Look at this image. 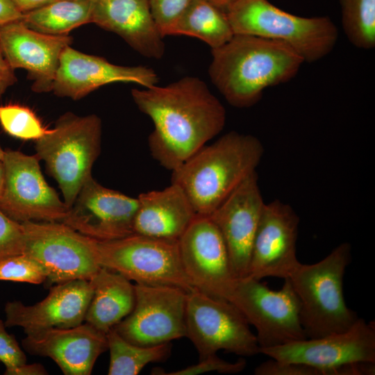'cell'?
Here are the masks:
<instances>
[{
    "label": "cell",
    "instance_id": "obj_1",
    "mask_svg": "<svg viewBox=\"0 0 375 375\" xmlns=\"http://www.w3.org/2000/svg\"><path fill=\"white\" fill-rule=\"evenodd\" d=\"M131 96L153 124L148 137L151 156L171 172L217 136L226 124L224 106L197 77L133 88Z\"/></svg>",
    "mask_w": 375,
    "mask_h": 375
},
{
    "label": "cell",
    "instance_id": "obj_2",
    "mask_svg": "<svg viewBox=\"0 0 375 375\" xmlns=\"http://www.w3.org/2000/svg\"><path fill=\"white\" fill-rule=\"evenodd\" d=\"M211 53L209 77L226 101L238 108L256 104L265 89L290 81L304 63L287 44L251 35L234 34Z\"/></svg>",
    "mask_w": 375,
    "mask_h": 375
},
{
    "label": "cell",
    "instance_id": "obj_3",
    "mask_svg": "<svg viewBox=\"0 0 375 375\" xmlns=\"http://www.w3.org/2000/svg\"><path fill=\"white\" fill-rule=\"evenodd\" d=\"M264 153L254 135L230 131L206 144L172 172L199 215L209 216L250 174Z\"/></svg>",
    "mask_w": 375,
    "mask_h": 375
},
{
    "label": "cell",
    "instance_id": "obj_4",
    "mask_svg": "<svg viewBox=\"0 0 375 375\" xmlns=\"http://www.w3.org/2000/svg\"><path fill=\"white\" fill-rule=\"evenodd\" d=\"M351 252V245L342 243L318 262H300L288 278L300 301V320L306 338L346 331L359 318L347 307L343 294Z\"/></svg>",
    "mask_w": 375,
    "mask_h": 375
},
{
    "label": "cell",
    "instance_id": "obj_5",
    "mask_svg": "<svg viewBox=\"0 0 375 375\" xmlns=\"http://www.w3.org/2000/svg\"><path fill=\"white\" fill-rule=\"evenodd\" d=\"M224 11L234 34L251 35L284 43L304 62L324 58L338 41V28L329 17L297 16L268 0H238Z\"/></svg>",
    "mask_w": 375,
    "mask_h": 375
},
{
    "label": "cell",
    "instance_id": "obj_6",
    "mask_svg": "<svg viewBox=\"0 0 375 375\" xmlns=\"http://www.w3.org/2000/svg\"><path fill=\"white\" fill-rule=\"evenodd\" d=\"M102 124L99 116L67 112L52 129L35 140V155L56 180L69 208L101 151Z\"/></svg>",
    "mask_w": 375,
    "mask_h": 375
},
{
    "label": "cell",
    "instance_id": "obj_7",
    "mask_svg": "<svg viewBox=\"0 0 375 375\" xmlns=\"http://www.w3.org/2000/svg\"><path fill=\"white\" fill-rule=\"evenodd\" d=\"M101 267L118 272L138 284L194 289L183 268L178 240L133 233L109 240L93 238Z\"/></svg>",
    "mask_w": 375,
    "mask_h": 375
},
{
    "label": "cell",
    "instance_id": "obj_8",
    "mask_svg": "<svg viewBox=\"0 0 375 375\" xmlns=\"http://www.w3.org/2000/svg\"><path fill=\"white\" fill-rule=\"evenodd\" d=\"M186 337L199 360L224 350L241 356L260 353L256 336L242 312L232 303L196 288L188 292Z\"/></svg>",
    "mask_w": 375,
    "mask_h": 375
},
{
    "label": "cell",
    "instance_id": "obj_9",
    "mask_svg": "<svg viewBox=\"0 0 375 375\" xmlns=\"http://www.w3.org/2000/svg\"><path fill=\"white\" fill-rule=\"evenodd\" d=\"M230 302L256 328L260 349L306 339L300 301L289 278L279 290L249 276L236 278Z\"/></svg>",
    "mask_w": 375,
    "mask_h": 375
},
{
    "label": "cell",
    "instance_id": "obj_10",
    "mask_svg": "<svg viewBox=\"0 0 375 375\" xmlns=\"http://www.w3.org/2000/svg\"><path fill=\"white\" fill-rule=\"evenodd\" d=\"M24 230L23 253L47 269L46 283L90 281L101 267L94 252L93 238L58 222L28 221Z\"/></svg>",
    "mask_w": 375,
    "mask_h": 375
},
{
    "label": "cell",
    "instance_id": "obj_11",
    "mask_svg": "<svg viewBox=\"0 0 375 375\" xmlns=\"http://www.w3.org/2000/svg\"><path fill=\"white\" fill-rule=\"evenodd\" d=\"M260 353L319 368L326 375H356L355 362H375V323L358 318L346 331L262 349Z\"/></svg>",
    "mask_w": 375,
    "mask_h": 375
},
{
    "label": "cell",
    "instance_id": "obj_12",
    "mask_svg": "<svg viewBox=\"0 0 375 375\" xmlns=\"http://www.w3.org/2000/svg\"><path fill=\"white\" fill-rule=\"evenodd\" d=\"M0 210L10 219L62 222L69 208L44 179L35 154L6 149Z\"/></svg>",
    "mask_w": 375,
    "mask_h": 375
},
{
    "label": "cell",
    "instance_id": "obj_13",
    "mask_svg": "<svg viewBox=\"0 0 375 375\" xmlns=\"http://www.w3.org/2000/svg\"><path fill=\"white\" fill-rule=\"evenodd\" d=\"M135 291L132 311L113 327L119 335L140 346L186 337V290L170 285L135 283Z\"/></svg>",
    "mask_w": 375,
    "mask_h": 375
},
{
    "label": "cell",
    "instance_id": "obj_14",
    "mask_svg": "<svg viewBox=\"0 0 375 375\" xmlns=\"http://www.w3.org/2000/svg\"><path fill=\"white\" fill-rule=\"evenodd\" d=\"M178 247L193 287L230 302L236 278L224 240L210 217L197 215L178 239Z\"/></svg>",
    "mask_w": 375,
    "mask_h": 375
},
{
    "label": "cell",
    "instance_id": "obj_15",
    "mask_svg": "<svg viewBox=\"0 0 375 375\" xmlns=\"http://www.w3.org/2000/svg\"><path fill=\"white\" fill-rule=\"evenodd\" d=\"M299 217L279 199L265 203L254 236L247 276L288 278L300 264L296 244Z\"/></svg>",
    "mask_w": 375,
    "mask_h": 375
},
{
    "label": "cell",
    "instance_id": "obj_16",
    "mask_svg": "<svg viewBox=\"0 0 375 375\" xmlns=\"http://www.w3.org/2000/svg\"><path fill=\"white\" fill-rule=\"evenodd\" d=\"M138 206V198L104 187L91 176L62 223L97 240L118 239L133 233Z\"/></svg>",
    "mask_w": 375,
    "mask_h": 375
},
{
    "label": "cell",
    "instance_id": "obj_17",
    "mask_svg": "<svg viewBox=\"0 0 375 375\" xmlns=\"http://www.w3.org/2000/svg\"><path fill=\"white\" fill-rule=\"evenodd\" d=\"M264 204L256 171L209 215L224 240L236 278L248 275L252 244Z\"/></svg>",
    "mask_w": 375,
    "mask_h": 375
},
{
    "label": "cell",
    "instance_id": "obj_18",
    "mask_svg": "<svg viewBox=\"0 0 375 375\" xmlns=\"http://www.w3.org/2000/svg\"><path fill=\"white\" fill-rule=\"evenodd\" d=\"M72 42L69 35L42 33L22 20L0 26V44L5 58L15 70L24 69L36 93L49 92L63 50Z\"/></svg>",
    "mask_w": 375,
    "mask_h": 375
},
{
    "label": "cell",
    "instance_id": "obj_19",
    "mask_svg": "<svg viewBox=\"0 0 375 375\" xmlns=\"http://www.w3.org/2000/svg\"><path fill=\"white\" fill-rule=\"evenodd\" d=\"M116 82L150 88L156 85L158 78L151 68L115 65L68 46L60 56L51 92L59 97L79 100L103 85Z\"/></svg>",
    "mask_w": 375,
    "mask_h": 375
},
{
    "label": "cell",
    "instance_id": "obj_20",
    "mask_svg": "<svg viewBox=\"0 0 375 375\" xmlns=\"http://www.w3.org/2000/svg\"><path fill=\"white\" fill-rule=\"evenodd\" d=\"M93 294L90 281L76 279L58 283L41 301L25 306L19 301L5 306L6 327L20 326L28 333L50 328H68L85 321Z\"/></svg>",
    "mask_w": 375,
    "mask_h": 375
},
{
    "label": "cell",
    "instance_id": "obj_21",
    "mask_svg": "<svg viewBox=\"0 0 375 375\" xmlns=\"http://www.w3.org/2000/svg\"><path fill=\"white\" fill-rule=\"evenodd\" d=\"M22 341L30 354L51 358L65 375H89L98 357L108 350L106 334L85 322L77 326L26 333Z\"/></svg>",
    "mask_w": 375,
    "mask_h": 375
},
{
    "label": "cell",
    "instance_id": "obj_22",
    "mask_svg": "<svg viewBox=\"0 0 375 375\" xmlns=\"http://www.w3.org/2000/svg\"><path fill=\"white\" fill-rule=\"evenodd\" d=\"M91 23L118 35L147 58L160 59L165 53L149 0H91Z\"/></svg>",
    "mask_w": 375,
    "mask_h": 375
},
{
    "label": "cell",
    "instance_id": "obj_23",
    "mask_svg": "<svg viewBox=\"0 0 375 375\" xmlns=\"http://www.w3.org/2000/svg\"><path fill=\"white\" fill-rule=\"evenodd\" d=\"M133 224V233L162 239L181 237L197 214L176 184L141 193Z\"/></svg>",
    "mask_w": 375,
    "mask_h": 375
},
{
    "label": "cell",
    "instance_id": "obj_24",
    "mask_svg": "<svg viewBox=\"0 0 375 375\" xmlns=\"http://www.w3.org/2000/svg\"><path fill=\"white\" fill-rule=\"evenodd\" d=\"M90 282L93 294L85 321L107 334L132 311L135 301V284L121 274L104 267Z\"/></svg>",
    "mask_w": 375,
    "mask_h": 375
},
{
    "label": "cell",
    "instance_id": "obj_25",
    "mask_svg": "<svg viewBox=\"0 0 375 375\" xmlns=\"http://www.w3.org/2000/svg\"><path fill=\"white\" fill-rule=\"evenodd\" d=\"M174 35L197 38L215 49L230 40L234 33L224 10L208 0H192L168 35Z\"/></svg>",
    "mask_w": 375,
    "mask_h": 375
},
{
    "label": "cell",
    "instance_id": "obj_26",
    "mask_svg": "<svg viewBox=\"0 0 375 375\" xmlns=\"http://www.w3.org/2000/svg\"><path fill=\"white\" fill-rule=\"evenodd\" d=\"M22 21L38 32L63 35L91 23V0H55L23 14Z\"/></svg>",
    "mask_w": 375,
    "mask_h": 375
},
{
    "label": "cell",
    "instance_id": "obj_27",
    "mask_svg": "<svg viewBox=\"0 0 375 375\" xmlns=\"http://www.w3.org/2000/svg\"><path fill=\"white\" fill-rule=\"evenodd\" d=\"M106 336L110 351L109 375H137L147 365L165 361L171 354L170 342L151 346L134 344L113 328Z\"/></svg>",
    "mask_w": 375,
    "mask_h": 375
},
{
    "label": "cell",
    "instance_id": "obj_28",
    "mask_svg": "<svg viewBox=\"0 0 375 375\" xmlns=\"http://www.w3.org/2000/svg\"><path fill=\"white\" fill-rule=\"evenodd\" d=\"M342 26L349 41L356 47H375V0H339Z\"/></svg>",
    "mask_w": 375,
    "mask_h": 375
},
{
    "label": "cell",
    "instance_id": "obj_29",
    "mask_svg": "<svg viewBox=\"0 0 375 375\" xmlns=\"http://www.w3.org/2000/svg\"><path fill=\"white\" fill-rule=\"evenodd\" d=\"M0 125L8 135L23 140L35 141L49 131L31 109L17 103L0 104Z\"/></svg>",
    "mask_w": 375,
    "mask_h": 375
},
{
    "label": "cell",
    "instance_id": "obj_30",
    "mask_svg": "<svg viewBox=\"0 0 375 375\" xmlns=\"http://www.w3.org/2000/svg\"><path fill=\"white\" fill-rule=\"evenodd\" d=\"M48 275L42 264L24 253L0 261V281L40 284L46 281Z\"/></svg>",
    "mask_w": 375,
    "mask_h": 375
},
{
    "label": "cell",
    "instance_id": "obj_31",
    "mask_svg": "<svg viewBox=\"0 0 375 375\" xmlns=\"http://www.w3.org/2000/svg\"><path fill=\"white\" fill-rule=\"evenodd\" d=\"M152 17L164 38L192 0H149Z\"/></svg>",
    "mask_w": 375,
    "mask_h": 375
},
{
    "label": "cell",
    "instance_id": "obj_32",
    "mask_svg": "<svg viewBox=\"0 0 375 375\" xmlns=\"http://www.w3.org/2000/svg\"><path fill=\"white\" fill-rule=\"evenodd\" d=\"M24 237L22 223L0 210V261L24 252Z\"/></svg>",
    "mask_w": 375,
    "mask_h": 375
},
{
    "label": "cell",
    "instance_id": "obj_33",
    "mask_svg": "<svg viewBox=\"0 0 375 375\" xmlns=\"http://www.w3.org/2000/svg\"><path fill=\"white\" fill-rule=\"evenodd\" d=\"M246 365V361L243 358H240L235 362H231L219 358L217 354H212L199 360L197 364L176 371L161 373L160 374L196 375L211 372H217L221 374H237L243 371Z\"/></svg>",
    "mask_w": 375,
    "mask_h": 375
},
{
    "label": "cell",
    "instance_id": "obj_34",
    "mask_svg": "<svg viewBox=\"0 0 375 375\" xmlns=\"http://www.w3.org/2000/svg\"><path fill=\"white\" fill-rule=\"evenodd\" d=\"M256 375H326L322 369L298 362H283L272 358L254 370Z\"/></svg>",
    "mask_w": 375,
    "mask_h": 375
},
{
    "label": "cell",
    "instance_id": "obj_35",
    "mask_svg": "<svg viewBox=\"0 0 375 375\" xmlns=\"http://www.w3.org/2000/svg\"><path fill=\"white\" fill-rule=\"evenodd\" d=\"M0 362L6 369L24 365L26 362L25 353L17 343L15 336L6 330V325L0 319Z\"/></svg>",
    "mask_w": 375,
    "mask_h": 375
},
{
    "label": "cell",
    "instance_id": "obj_36",
    "mask_svg": "<svg viewBox=\"0 0 375 375\" xmlns=\"http://www.w3.org/2000/svg\"><path fill=\"white\" fill-rule=\"evenodd\" d=\"M17 81L15 70L5 58L0 44V97Z\"/></svg>",
    "mask_w": 375,
    "mask_h": 375
},
{
    "label": "cell",
    "instance_id": "obj_37",
    "mask_svg": "<svg viewBox=\"0 0 375 375\" xmlns=\"http://www.w3.org/2000/svg\"><path fill=\"white\" fill-rule=\"evenodd\" d=\"M22 16L11 0H0V26L22 20Z\"/></svg>",
    "mask_w": 375,
    "mask_h": 375
},
{
    "label": "cell",
    "instance_id": "obj_38",
    "mask_svg": "<svg viewBox=\"0 0 375 375\" xmlns=\"http://www.w3.org/2000/svg\"><path fill=\"white\" fill-rule=\"evenodd\" d=\"M48 372L44 367L38 363L28 365L26 363L11 369H6L5 375H45Z\"/></svg>",
    "mask_w": 375,
    "mask_h": 375
},
{
    "label": "cell",
    "instance_id": "obj_39",
    "mask_svg": "<svg viewBox=\"0 0 375 375\" xmlns=\"http://www.w3.org/2000/svg\"><path fill=\"white\" fill-rule=\"evenodd\" d=\"M53 0H11L17 10L22 14L34 10Z\"/></svg>",
    "mask_w": 375,
    "mask_h": 375
},
{
    "label": "cell",
    "instance_id": "obj_40",
    "mask_svg": "<svg viewBox=\"0 0 375 375\" xmlns=\"http://www.w3.org/2000/svg\"><path fill=\"white\" fill-rule=\"evenodd\" d=\"M216 6L222 10H225L228 6L238 0H208Z\"/></svg>",
    "mask_w": 375,
    "mask_h": 375
},
{
    "label": "cell",
    "instance_id": "obj_41",
    "mask_svg": "<svg viewBox=\"0 0 375 375\" xmlns=\"http://www.w3.org/2000/svg\"><path fill=\"white\" fill-rule=\"evenodd\" d=\"M4 184V167L1 160H0V197L2 194Z\"/></svg>",
    "mask_w": 375,
    "mask_h": 375
},
{
    "label": "cell",
    "instance_id": "obj_42",
    "mask_svg": "<svg viewBox=\"0 0 375 375\" xmlns=\"http://www.w3.org/2000/svg\"><path fill=\"white\" fill-rule=\"evenodd\" d=\"M5 150L3 149L0 144V160H2L3 156H4Z\"/></svg>",
    "mask_w": 375,
    "mask_h": 375
},
{
    "label": "cell",
    "instance_id": "obj_43",
    "mask_svg": "<svg viewBox=\"0 0 375 375\" xmlns=\"http://www.w3.org/2000/svg\"><path fill=\"white\" fill-rule=\"evenodd\" d=\"M53 1H55V0H53Z\"/></svg>",
    "mask_w": 375,
    "mask_h": 375
}]
</instances>
